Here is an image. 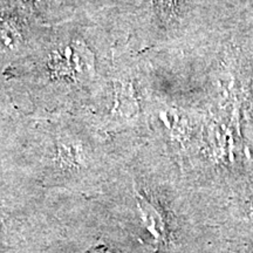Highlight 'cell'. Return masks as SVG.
<instances>
[{"instance_id": "1", "label": "cell", "mask_w": 253, "mask_h": 253, "mask_svg": "<svg viewBox=\"0 0 253 253\" xmlns=\"http://www.w3.org/2000/svg\"><path fill=\"white\" fill-rule=\"evenodd\" d=\"M19 34L9 21L0 23V46L9 47L18 40Z\"/></svg>"}, {"instance_id": "2", "label": "cell", "mask_w": 253, "mask_h": 253, "mask_svg": "<svg viewBox=\"0 0 253 253\" xmlns=\"http://www.w3.org/2000/svg\"><path fill=\"white\" fill-rule=\"evenodd\" d=\"M33 1L41 5H47V4H55V2L60 1V0H33Z\"/></svg>"}]
</instances>
